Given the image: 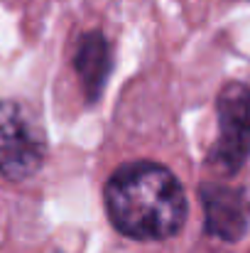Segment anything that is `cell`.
Returning a JSON list of instances; mask_svg holds the SVG:
<instances>
[{
  "label": "cell",
  "instance_id": "obj_1",
  "mask_svg": "<svg viewBox=\"0 0 250 253\" xmlns=\"http://www.w3.org/2000/svg\"><path fill=\"white\" fill-rule=\"evenodd\" d=\"M106 209L113 226L138 241L174 236L186 219V194L177 177L155 163L118 168L106 184Z\"/></svg>",
  "mask_w": 250,
  "mask_h": 253
},
{
  "label": "cell",
  "instance_id": "obj_2",
  "mask_svg": "<svg viewBox=\"0 0 250 253\" xmlns=\"http://www.w3.org/2000/svg\"><path fill=\"white\" fill-rule=\"evenodd\" d=\"M44 163V138L12 101H0V177L25 182Z\"/></svg>",
  "mask_w": 250,
  "mask_h": 253
},
{
  "label": "cell",
  "instance_id": "obj_3",
  "mask_svg": "<svg viewBox=\"0 0 250 253\" xmlns=\"http://www.w3.org/2000/svg\"><path fill=\"white\" fill-rule=\"evenodd\" d=\"M218 140L211 165L223 174H236L250 155V88L226 84L218 93Z\"/></svg>",
  "mask_w": 250,
  "mask_h": 253
},
{
  "label": "cell",
  "instance_id": "obj_4",
  "mask_svg": "<svg viewBox=\"0 0 250 253\" xmlns=\"http://www.w3.org/2000/svg\"><path fill=\"white\" fill-rule=\"evenodd\" d=\"M206 231L221 241H238L248 231L250 199L238 187L228 184H206L201 189Z\"/></svg>",
  "mask_w": 250,
  "mask_h": 253
},
{
  "label": "cell",
  "instance_id": "obj_5",
  "mask_svg": "<svg viewBox=\"0 0 250 253\" xmlns=\"http://www.w3.org/2000/svg\"><path fill=\"white\" fill-rule=\"evenodd\" d=\"M74 69L81 77L88 101H96L110 72V52L101 32H88L79 40L74 52Z\"/></svg>",
  "mask_w": 250,
  "mask_h": 253
}]
</instances>
